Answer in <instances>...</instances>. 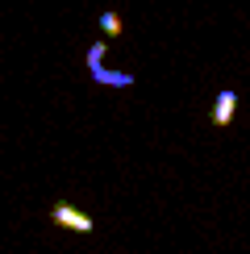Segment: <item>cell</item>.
<instances>
[{
    "instance_id": "1",
    "label": "cell",
    "mask_w": 250,
    "mask_h": 254,
    "mask_svg": "<svg viewBox=\"0 0 250 254\" xmlns=\"http://www.w3.org/2000/svg\"><path fill=\"white\" fill-rule=\"evenodd\" d=\"M50 221L62 225V229H75V234H92V217L79 213L75 204H55V208H50Z\"/></svg>"
},
{
    "instance_id": "2",
    "label": "cell",
    "mask_w": 250,
    "mask_h": 254,
    "mask_svg": "<svg viewBox=\"0 0 250 254\" xmlns=\"http://www.w3.org/2000/svg\"><path fill=\"white\" fill-rule=\"evenodd\" d=\"M234 113H238V92L234 88H221V92H217V100H213V125H217V129H225V125L234 121Z\"/></svg>"
},
{
    "instance_id": "3",
    "label": "cell",
    "mask_w": 250,
    "mask_h": 254,
    "mask_svg": "<svg viewBox=\"0 0 250 254\" xmlns=\"http://www.w3.org/2000/svg\"><path fill=\"white\" fill-rule=\"evenodd\" d=\"M88 71H92L96 83H109V88H129V83H133L129 71H104V63H100V67H88Z\"/></svg>"
},
{
    "instance_id": "4",
    "label": "cell",
    "mask_w": 250,
    "mask_h": 254,
    "mask_svg": "<svg viewBox=\"0 0 250 254\" xmlns=\"http://www.w3.org/2000/svg\"><path fill=\"white\" fill-rule=\"evenodd\" d=\"M100 29H104V38H121V17L117 13H100Z\"/></svg>"
}]
</instances>
